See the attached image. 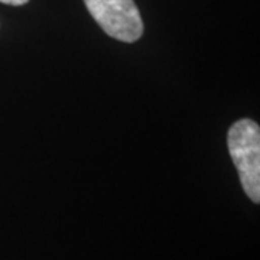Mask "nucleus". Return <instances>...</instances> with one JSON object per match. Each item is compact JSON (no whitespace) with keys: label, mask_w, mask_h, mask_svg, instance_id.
<instances>
[{"label":"nucleus","mask_w":260,"mask_h":260,"mask_svg":"<svg viewBox=\"0 0 260 260\" xmlns=\"http://www.w3.org/2000/svg\"><path fill=\"white\" fill-rule=\"evenodd\" d=\"M227 145L243 189L254 204L260 203V129L250 119H240L229 130Z\"/></svg>","instance_id":"nucleus-1"},{"label":"nucleus","mask_w":260,"mask_h":260,"mask_svg":"<svg viewBox=\"0 0 260 260\" xmlns=\"http://www.w3.org/2000/svg\"><path fill=\"white\" fill-rule=\"evenodd\" d=\"M100 28L121 42H136L143 34V22L133 0H84Z\"/></svg>","instance_id":"nucleus-2"},{"label":"nucleus","mask_w":260,"mask_h":260,"mask_svg":"<svg viewBox=\"0 0 260 260\" xmlns=\"http://www.w3.org/2000/svg\"><path fill=\"white\" fill-rule=\"evenodd\" d=\"M29 0H0V3H5V5H12V6H22V5H26Z\"/></svg>","instance_id":"nucleus-3"}]
</instances>
